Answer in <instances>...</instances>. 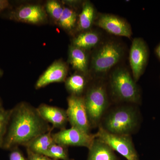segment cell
I'll return each mask as SVG.
<instances>
[{
  "label": "cell",
  "instance_id": "obj_9",
  "mask_svg": "<svg viewBox=\"0 0 160 160\" xmlns=\"http://www.w3.org/2000/svg\"><path fill=\"white\" fill-rule=\"evenodd\" d=\"M149 58V49L145 41L141 38L132 41L129 52V63L132 78L136 82L145 71Z\"/></svg>",
  "mask_w": 160,
  "mask_h": 160
},
{
  "label": "cell",
  "instance_id": "obj_2",
  "mask_svg": "<svg viewBox=\"0 0 160 160\" xmlns=\"http://www.w3.org/2000/svg\"><path fill=\"white\" fill-rule=\"evenodd\" d=\"M124 52L122 45L114 41L100 45L92 57V71L98 75L106 74L121 61Z\"/></svg>",
  "mask_w": 160,
  "mask_h": 160
},
{
  "label": "cell",
  "instance_id": "obj_15",
  "mask_svg": "<svg viewBox=\"0 0 160 160\" xmlns=\"http://www.w3.org/2000/svg\"><path fill=\"white\" fill-rule=\"evenodd\" d=\"M88 149L87 160H118L113 150L96 138Z\"/></svg>",
  "mask_w": 160,
  "mask_h": 160
},
{
  "label": "cell",
  "instance_id": "obj_10",
  "mask_svg": "<svg viewBox=\"0 0 160 160\" xmlns=\"http://www.w3.org/2000/svg\"><path fill=\"white\" fill-rule=\"evenodd\" d=\"M95 24L110 34L130 38L132 35L131 26L124 19L111 14H101Z\"/></svg>",
  "mask_w": 160,
  "mask_h": 160
},
{
  "label": "cell",
  "instance_id": "obj_3",
  "mask_svg": "<svg viewBox=\"0 0 160 160\" xmlns=\"http://www.w3.org/2000/svg\"><path fill=\"white\" fill-rule=\"evenodd\" d=\"M110 84L113 94L120 100L137 102L140 98L139 90L135 81L128 70L118 68L112 72Z\"/></svg>",
  "mask_w": 160,
  "mask_h": 160
},
{
  "label": "cell",
  "instance_id": "obj_23",
  "mask_svg": "<svg viewBox=\"0 0 160 160\" xmlns=\"http://www.w3.org/2000/svg\"><path fill=\"white\" fill-rule=\"evenodd\" d=\"M64 8L60 3L56 1H48L46 5L47 12L53 19L58 22L62 14Z\"/></svg>",
  "mask_w": 160,
  "mask_h": 160
},
{
  "label": "cell",
  "instance_id": "obj_26",
  "mask_svg": "<svg viewBox=\"0 0 160 160\" xmlns=\"http://www.w3.org/2000/svg\"><path fill=\"white\" fill-rule=\"evenodd\" d=\"M9 6V3L6 0H0V12L8 8Z\"/></svg>",
  "mask_w": 160,
  "mask_h": 160
},
{
  "label": "cell",
  "instance_id": "obj_21",
  "mask_svg": "<svg viewBox=\"0 0 160 160\" xmlns=\"http://www.w3.org/2000/svg\"><path fill=\"white\" fill-rule=\"evenodd\" d=\"M43 155L56 160H71L68 147L56 143L50 146Z\"/></svg>",
  "mask_w": 160,
  "mask_h": 160
},
{
  "label": "cell",
  "instance_id": "obj_12",
  "mask_svg": "<svg viewBox=\"0 0 160 160\" xmlns=\"http://www.w3.org/2000/svg\"><path fill=\"white\" fill-rule=\"evenodd\" d=\"M68 70V67L64 62L60 60L54 62L40 77L35 88L40 89L51 83L65 82Z\"/></svg>",
  "mask_w": 160,
  "mask_h": 160
},
{
  "label": "cell",
  "instance_id": "obj_7",
  "mask_svg": "<svg viewBox=\"0 0 160 160\" xmlns=\"http://www.w3.org/2000/svg\"><path fill=\"white\" fill-rule=\"evenodd\" d=\"M66 109L71 127L90 133L91 126L85 105L84 97L71 95L67 98Z\"/></svg>",
  "mask_w": 160,
  "mask_h": 160
},
{
  "label": "cell",
  "instance_id": "obj_6",
  "mask_svg": "<svg viewBox=\"0 0 160 160\" xmlns=\"http://www.w3.org/2000/svg\"><path fill=\"white\" fill-rule=\"evenodd\" d=\"M96 138L117 152L127 160H139L131 138L128 135L114 134L100 127Z\"/></svg>",
  "mask_w": 160,
  "mask_h": 160
},
{
  "label": "cell",
  "instance_id": "obj_18",
  "mask_svg": "<svg viewBox=\"0 0 160 160\" xmlns=\"http://www.w3.org/2000/svg\"><path fill=\"white\" fill-rule=\"evenodd\" d=\"M55 143L53 133L50 131L35 138L27 145L26 149L34 153L44 154Z\"/></svg>",
  "mask_w": 160,
  "mask_h": 160
},
{
  "label": "cell",
  "instance_id": "obj_16",
  "mask_svg": "<svg viewBox=\"0 0 160 160\" xmlns=\"http://www.w3.org/2000/svg\"><path fill=\"white\" fill-rule=\"evenodd\" d=\"M101 40V36L97 32L88 30L82 32L75 37L72 45L86 51L97 46Z\"/></svg>",
  "mask_w": 160,
  "mask_h": 160
},
{
  "label": "cell",
  "instance_id": "obj_5",
  "mask_svg": "<svg viewBox=\"0 0 160 160\" xmlns=\"http://www.w3.org/2000/svg\"><path fill=\"white\" fill-rule=\"evenodd\" d=\"M84 98L91 127L96 126L108 106L106 89L100 85L92 86L87 90Z\"/></svg>",
  "mask_w": 160,
  "mask_h": 160
},
{
  "label": "cell",
  "instance_id": "obj_17",
  "mask_svg": "<svg viewBox=\"0 0 160 160\" xmlns=\"http://www.w3.org/2000/svg\"><path fill=\"white\" fill-rule=\"evenodd\" d=\"M96 12L94 6L89 1L83 3L82 8L78 22V29L82 32L89 30L96 19Z\"/></svg>",
  "mask_w": 160,
  "mask_h": 160
},
{
  "label": "cell",
  "instance_id": "obj_22",
  "mask_svg": "<svg viewBox=\"0 0 160 160\" xmlns=\"http://www.w3.org/2000/svg\"><path fill=\"white\" fill-rule=\"evenodd\" d=\"M11 109H6L4 108L0 109V148L2 149L3 143L7 129L10 115Z\"/></svg>",
  "mask_w": 160,
  "mask_h": 160
},
{
  "label": "cell",
  "instance_id": "obj_13",
  "mask_svg": "<svg viewBox=\"0 0 160 160\" xmlns=\"http://www.w3.org/2000/svg\"><path fill=\"white\" fill-rule=\"evenodd\" d=\"M37 109L43 119L51 124L53 129L60 130L66 129L69 122L66 109L44 103L41 104Z\"/></svg>",
  "mask_w": 160,
  "mask_h": 160
},
{
  "label": "cell",
  "instance_id": "obj_14",
  "mask_svg": "<svg viewBox=\"0 0 160 160\" xmlns=\"http://www.w3.org/2000/svg\"><path fill=\"white\" fill-rule=\"evenodd\" d=\"M69 61L79 73L85 75L88 73V57L85 50L71 45L69 49Z\"/></svg>",
  "mask_w": 160,
  "mask_h": 160
},
{
  "label": "cell",
  "instance_id": "obj_29",
  "mask_svg": "<svg viewBox=\"0 0 160 160\" xmlns=\"http://www.w3.org/2000/svg\"><path fill=\"white\" fill-rule=\"evenodd\" d=\"M3 108L2 104V102H1V100H0V109H2Z\"/></svg>",
  "mask_w": 160,
  "mask_h": 160
},
{
  "label": "cell",
  "instance_id": "obj_19",
  "mask_svg": "<svg viewBox=\"0 0 160 160\" xmlns=\"http://www.w3.org/2000/svg\"><path fill=\"white\" fill-rule=\"evenodd\" d=\"M85 76L78 72L66 79L65 82L66 89L71 95L82 96L87 83Z\"/></svg>",
  "mask_w": 160,
  "mask_h": 160
},
{
  "label": "cell",
  "instance_id": "obj_24",
  "mask_svg": "<svg viewBox=\"0 0 160 160\" xmlns=\"http://www.w3.org/2000/svg\"><path fill=\"white\" fill-rule=\"evenodd\" d=\"M9 154V160H27V158L24 154L19 147H16L10 150Z\"/></svg>",
  "mask_w": 160,
  "mask_h": 160
},
{
  "label": "cell",
  "instance_id": "obj_20",
  "mask_svg": "<svg viewBox=\"0 0 160 160\" xmlns=\"http://www.w3.org/2000/svg\"><path fill=\"white\" fill-rule=\"evenodd\" d=\"M77 20L76 12L73 9L68 7H64L62 14L58 22L63 29L71 30L75 26Z\"/></svg>",
  "mask_w": 160,
  "mask_h": 160
},
{
  "label": "cell",
  "instance_id": "obj_27",
  "mask_svg": "<svg viewBox=\"0 0 160 160\" xmlns=\"http://www.w3.org/2000/svg\"><path fill=\"white\" fill-rule=\"evenodd\" d=\"M155 52L158 58L160 59V44L155 49Z\"/></svg>",
  "mask_w": 160,
  "mask_h": 160
},
{
  "label": "cell",
  "instance_id": "obj_11",
  "mask_svg": "<svg viewBox=\"0 0 160 160\" xmlns=\"http://www.w3.org/2000/svg\"><path fill=\"white\" fill-rule=\"evenodd\" d=\"M9 19L38 24L45 22L47 15L44 8L40 5H27L20 6L9 12L7 15Z\"/></svg>",
  "mask_w": 160,
  "mask_h": 160
},
{
  "label": "cell",
  "instance_id": "obj_1",
  "mask_svg": "<svg viewBox=\"0 0 160 160\" xmlns=\"http://www.w3.org/2000/svg\"><path fill=\"white\" fill-rule=\"evenodd\" d=\"M53 129L37 108L26 102H21L11 109L2 149L10 150L20 146L26 147L38 136Z\"/></svg>",
  "mask_w": 160,
  "mask_h": 160
},
{
  "label": "cell",
  "instance_id": "obj_4",
  "mask_svg": "<svg viewBox=\"0 0 160 160\" xmlns=\"http://www.w3.org/2000/svg\"><path fill=\"white\" fill-rule=\"evenodd\" d=\"M137 123V116L134 109L130 107H121L107 116L102 128L114 134L129 135Z\"/></svg>",
  "mask_w": 160,
  "mask_h": 160
},
{
  "label": "cell",
  "instance_id": "obj_28",
  "mask_svg": "<svg viewBox=\"0 0 160 160\" xmlns=\"http://www.w3.org/2000/svg\"><path fill=\"white\" fill-rule=\"evenodd\" d=\"M3 74V72L1 68H0V78H1Z\"/></svg>",
  "mask_w": 160,
  "mask_h": 160
},
{
  "label": "cell",
  "instance_id": "obj_25",
  "mask_svg": "<svg viewBox=\"0 0 160 160\" xmlns=\"http://www.w3.org/2000/svg\"><path fill=\"white\" fill-rule=\"evenodd\" d=\"M27 160H56L48 157L43 154L34 153L26 149Z\"/></svg>",
  "mask_w": 160,
  "mask_h": 160
},
{
  "label": "cell",
  "instance_id": "obj_8",
  "mask_svg": "<svg viewBox=\"0 0 160 160\" xmlns=\"http://www.w3.org/2000/svg\"><path fill=\"white\" fill-rule=\"evenodd\" d=\"M53 138L56 144L69 146L84 147L89 149L96 138L95 134L88 133L81 129L71 127L53 133Z\"/></svg>",
  "mask_w": 160,
  "mask_h": 160
}]
</instances>
